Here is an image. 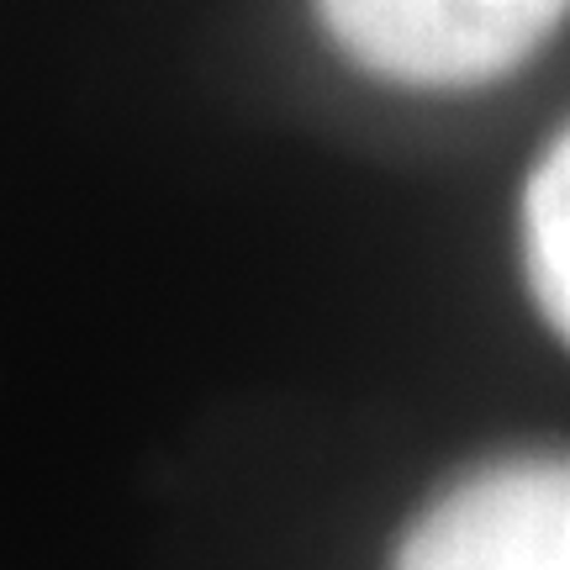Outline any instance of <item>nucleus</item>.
Returning a JSON list of instances; mask_svg holds the SVG:
<instances>
[{
    "label": "nucleus",
    "instance_id": "nucleus-1",
    "mask_svg": "<svg viewBox=\"0 0 570 570\" xmlns=\"http://www.w3.org/2000/svg\"><path fill=\"white\" fill-rule=\"evenodd\" d=\"M317 17L375 80L470 90L529 63L570 17V0H317Z\"/></svg>",
    "mask_w": 570,
    "mask_h": 570
},
{
    "label": "nucleus",
    "instance_id": "nucleus-2",
    "mask_svg": "<svg viewBox=\"0 0 570 570\" xmlns=\"http://www.w3.org/2000/svg\"><path fill=\"white\" fill-rule=\"evenodd\" d=\"M391 570H570V454H502L449 481Z\"/></svg>",
    "mask_w": 570,
    "mask_h": 570
},
{
    "label": "nucleus",
    "instance_id": "nucleus-3",
    "mask_svg": "<svg viewBox=\"0 0 570 570\" xmlns=\"http://www.w3.org/2000/svg\"><path fill=\"white\" fill-rule=\"evenodd\" d=\"M523 275L544 323L570 344V127L523 185Z\"/></svg>",
    "mask_w": 570,
    "mask_h": 570
}]
</instances>
